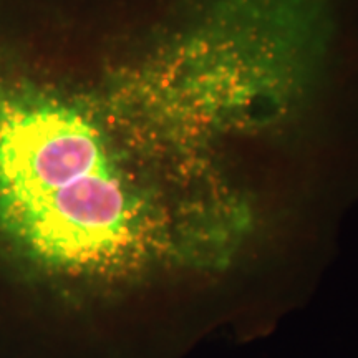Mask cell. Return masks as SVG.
Wrapping results in <instances>:
<instances>
[{
  "label": "cell",
  "mask_w": 358,
  "mask_h": 358,
  "mask_svg": "<svg viewBox=\"0 0 358 358\" xmlns=\"http://www.w3.org/2000/svg\"><path fill=\"white\" fill-rule=\"evenodd\" d=\"M0 259L64 297L227 267L158 146L105 95L0 69Z\"/></svg>",
  "instance_id": "6da1fadb"
}]
</instances>
